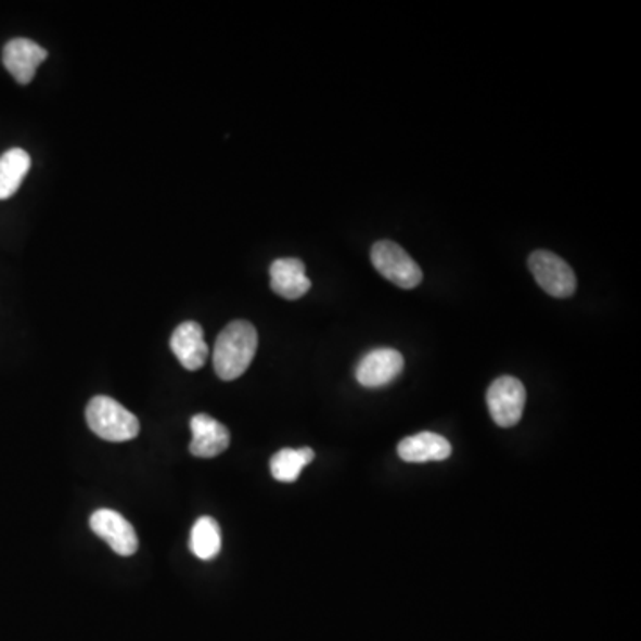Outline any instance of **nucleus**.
<instances>
[{
  "label": "nucleus",
  "instance_id": "12",
  "mask_svg": "<svg viewBox=\"0 0 641 641\" xmlns=\"http://www.w3.org/2000/svg\"><path fill=\"white\" fill-rule=\"evenodd\" d=\"M271 289L285 299H298L310 291L305 264L299 259H277L269 268Z\"/></svg>",
  "mask_w": 641,
  "mask_h": 641
},
{
  "label": "nucleus",
  "instance_id": "2",
  "mask_svg": "<svg viewBox=\"0 0 641 641\" xmlns=\"http://www.w3.org/2000/svg\"><path fill=\"white\" fill-rule=\"evenodd\" d=\"M86 421L97 437L110 443H127L140 433V421L134 413L107 396L91 399L86 408Z\"/></svg>",
  "mask_w": 641,
  "mask_h": 641
},
{
  "label": "nucleus",
  "instance_id": "3",
  "mask_svg": "<svg viewBox=\"0 0 641 641\" xmlns=\"http://www.w3.org/2000/svg\"><path fill=\"white\" fill-rule=\"evenodd\" d=\"M371 260L383 279L401 289H415L423 282L419 264L394 241H379L371 248Z\"/></svg>",
  "mask_w": 641,
  "mask_h": 641
},
{
  "label": "nucleus",
  "instance_id": "11",
  "mask_svg": "<svg viewBox=\"0 0 641 641\" xmlns=\"http://www.w3.org/2000/svg\"><path fill=\"white\" fill-rule=\"evenodd\" d=\"M451 452V444L443 435L432 432L403 438L398 446L399 458L408 463L444 462Z\"/></svg>",
  "mask_w": 641,
  "mask_h": 641
},
{
  "label": "nucleus",
  "instance_id": "5",
  "mask_svg": "<svg viewBox=\"0 0 641 641\" xmlns=\"http://www.w3.org/2000/svg\"><path fill=\"white\" fill-rule=\"evenodd\" d=\"M487 405L493 423L501 427L515 426L526 407L524 383L513 376H501L488 387Z\"/></svg>",
  "mask_w": 641,
  "mask_h": 641
},
{
  "label": "nucleus",
  "instance_id": "7",
  "mask_svg": "<svg viewBox=\"0 0 641 641\" xmlns=\"http://www.w3.org/2000/svg\"><path fill=\"white\" fill-rule=\"evenodd\" d=\"M90 526L97 537L110 543L118 556H132L138 551V535L132 524L113 510H97L90 518Z\"/></svg>",
  "mask_w": 641,
  "mask_h": 641
},
{
  "label": "nucleus",
  "instance_id": "8",
  "mask_svg": "<svg viewBox=\"0 0 641 641\" xmlns=\"http://www.w3.org/2000/svg\"><path fill=\"white\" fill-rule=\"evenodd\" d=\"M47 50L36 41L15 38L4 47L2 61L5 70L13 75L18 85H29L30 80L35 79L38 66L47 60Z\"/></svg>",
  "mask_w": 641,
  "mask_h": 641
},
{
  "label": "nucleus",
  "instance_id": "6",
  "mask_svg": "<svg viewBox=\"0 0 641 641\" xmlns=\"http://www.w3.org/2000/svg\"><path fill=\"white\" fill-rule=\"evenodd\" d=\"M403 355L399 354L398 349L379 348L369 351L358 362L355 376L362 387H385L403 373Z\"/></svg>",
  "mask_w": 641,
  "mask_h": 641
},
{
  "label": "nucleus",
  "instance_id": "15",
  "mask_svg": "<svg viewBox=\"0 0 641 641\" xmlns=\"http://www.w3.org/2000/svg\"><path fill=\"white\" fill-rule=\"evenodd\" d=\"M191 551L194 556L210 562L221 551V529L213 517H200L191 529Z\"/></svg>",
  "mask_w": 641,
  "mask_h": 641
},
{
  "label": "nucleus",
  "instance_id": "9",
  "mask_svg": "<svg viewBox=\"0 0 641 641\" xmlns=\"http://www.w3.org/2000/svg\"><path fill=\"white\" fill-rule=\"evenodd\" d=\"M171 351L188 371L204 368L209 357V346L205 343L204 330L194 321H185L175 330L169 341Z\"/></svg>",
  "mask_w": 641,
  "mask_h": 641
},
{
  "label": "nucleus",
  "instance_id": "1",
  "mask_svg": "<svg viewBox=\"0 0 641 641\" xmlns=\"http://www.w3.org/2000/svg\"><path fill=\"white\" fill-rule=\"evenodd\" d=\"M259 346V335L248 321H232L219 333L214 346V371L225 382H232L248 371Z\"/></svg>",
  "mask_w": 641,
  "mask_h": 641
},
{
  "label": "nucleus",
  "instance_id": "10",
  "mask_svg": "<svg viewBox=\"0 0 641 641\" xmlns=\"http://www.w3.org/2000/svg\"><path fill=\"white\" fill-rule=\"evenodd\" d=\"M191 432H193V443H191L190 451L193 457H219L221 452L229 449V430L210 415H205V413L194 415L191 419Z\"/></svg>",
  "mask_w": 641,
  "mask_h": 641
},
{
  "label": "nucleus",
  "instance_id": "4",
  "mask_svg": "<svg viewBox=\"0 0 641 641\" xmlns=\"http://www.w3.org/2000/svg\"><path fill=\"white\" fill-rule=\"evenodd\" d=\"M527 266H529V271L537 280L538 285L554 298H568L576 293V274L572 271L571 266L556 254L547 252V249H537L529 255Z\"/></svg>",
  "mask_w": 641,
  "mask_h": 641
},
{
  "label": "nucleus",
  "instance_id": "14",
  "mask_svg": "<svg viewBox=\"0 0 641 641\" xmlns=\"http://www.w3.org/2000/svg\"><path fill=\"white\" fill-rule=\"evenodd\" d=\"M313 457L316 454L310 448L282 449L271 458L269 469L277 482L294 483L298 479L302 471L312 462Z\"/></svg>",
  "mask_w": 641,
  "mask_h": 641
},
{
  "label": "nucleus",
  "instance_id": "13",
  "mask_svg": "<svg viewBox=\"0 0 641 641\" xmlns=\"http://www.w3.org/2000/svg\"><path fill=\"white\" fill-rule=\"evenodd\" d=\"M30 169V157L25 150L11 149L0 155V200H8L21 190Z\"/></svg>",
  "mask_w": 641,
  "mask_h": 641
}]
</instances>
